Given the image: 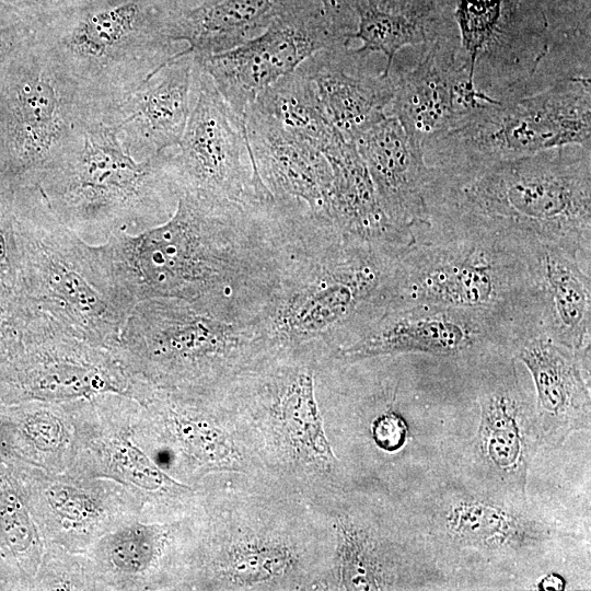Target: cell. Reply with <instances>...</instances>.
I'll return each mask as SVG.
<instances>
[{
	"label": "cell",
	"instance_id": "4316f807",
	"mask_svg": "<svg viewBox=\"0 0 591 591\" xmlns=\"http://www.w3.org/2000/svg\"><path fill=\"white\" fill-rule=\"evenodd\" d=\"M335 587L339 590H390L399 586V564L386 540L349 513L334 522Z\"/></svg>",
	"mask_w": 591,
	"mask_h": 591
},
{
	"label": "cell",
	"instance_id": "603a6c76",
	"mask_svg": "<svg viewBox=\"0 0 591 591\" xmlns=\"http://www.w3.org/2000/svg\"><path fill=\"white\" fill-rule=\"evenodd\" d=\"M308 553L287 528L232 521L217 565L227 589H297L304 586Z\"/></svg>",
	"mask_w": 591,
	"mask_h": 591
},
{
	"label": "cell",
	"instance_id": "4dcf8cb0",
	"mask_svg": "<svg viewBox=\"0 0 591 591\" xmlns=\"http://www.w3.org/2000/svg\"><path fill=\"white\" fill-rule=\"evenodd\" d=\"M37 27L15 10L0 4V74L12 57L35 37Z\"/></svg>",
	"mask_w": 591,
	"mask_h": 591
},
{
	"label": "cell",
	"instance_id": "d4e9b609",
	"mask_svg": "<svg viewBox=\"0 0 591 591\" xmlns=\"http://www.w3.org/2000/svg\"><path fill=\"white\" fill-rule=\"evenodd\" d=\"M431 524L453 547L494 554L526 549L548 534L545 526L515 508L465 491L444 496Z\"/></svg>",
	"mask_w": 591,
	"mask_h": 591
},
{
	"label": "cell",
	"instance_id": "e575fe53",
	"mask_svg": "<svg viewBox=\"0 0 591 591\" xmlns=\"http://www.w3.org/2000/svg\"><path fill=\"white\" fill-rule=\"evenodd\" d=\"M160 1L176 9V8H185V7L194 5L200 0H160Z\"/></svg>",
	"mask_w": 591,
	"mask_h": 591
},
{
	"label": "cell",
	"instance_id": "5bb4252c",
	"mask_svg": "<svg viewBox=\"0 0 591 591\" xmlns=\"http://www.w3.org/2000/svg\"><path fill=\"white\" fill-rule=\"evenodd\" d=\"M348 43L315 2L277 18L256 37L197 59L232 111L245 119L257 96L316 51Z\"/></svg>",
	"mask_w": 591,
	"mask_h": 591
},
{
	"label": "cell",
	"instance_id": "30bf717a",
	"mask_svg": "<svg viewBox=\"0 0 591 591\" xmlns=\"http://www.w3.org/2000/svg\"><path fill=\"white\" fill-rule=\"evenodd\" d=\"M568 144L591 146L590 76H572L478 111L422 144L429 166L478 165Z\"/></svg>",
	"mask_w": 591,
	"mask_h": 591
},
{
	"label": "cell",
	"instance_id": "2e32d148",
	"mask_svg": "<svg viewBox=\"0 0 591 591\" xmlns=\"http://www.w3.org/2000/svg\"><path fill=\"white\" fill-rule=\"evenodd\" d=\"M457 53L456 39L434 42L412 70L393 79L390 115L421 148L429 139L457 128L478 111L500 102L477 90Z\"/></svg>",
	"mask_w": 591,
	"mask_h": 591
},
{
	"label": "cell",
	"instance_id": "ffe728a7",
	"mask_svg": "<svg viewBox=\"0 0 591 591\" xmlns=\"http://www.w3.org/2000/svg\"><path fill=\"white\" fill-rule=\"evenodd\" d=\"M370 55L339 43L316 51L298 67L311 81L326 118L351 142L387 115L394 93L391 73L367 68Z\"/></svg>",
	"mask_w": 591,
	"mask_h": 591
},
{
	"label": "cell",
	"instance_id": "d6a6232c",
	"mask_svg": "<svg viewBox=\"0 0 591 591\" xmlns=\"http://www.w3.org/2000/svg\"><path fill=\"white\" fill-rule=\"evenodd\" d=\"M325 15L343 33L350 36L355 28L347 14L350 3L348 0H318Z\"/></svg>",
	"mask_w": 591,
	"mask_h": 591
},
{
	"label": "cell",
	"instance_id": "f546056e",
	"mask_svg": "<svg viewBox=\"0 0 591 591\" xmlns=\"http://www.w3.org/2000/svg\"><path fill=\"white\" fill-rule=\"evenodd\" d=\"M111 0H0L31 21L37 30L72 12Z\"/></svg>",
	"mask_w": 591,
	"mask_h": 591
},
{
	"label": "cell",
	"instance_id": "cb8c5ba5",
	"mask_svg": "<svg viewBox=\"0 0 591 591\" xmlns=\"http://www.w3.org/2000/svg\"><path fill=\"white\" fill-rule=\"evenodd\" d=\"M318 0H200L173 9L166 31L185 53L201 59L235 48L263 33L277 18Z\"/></svg>",
	"mask_w": 591,
	"mask_h": 591
},
{
	"label": "cell",
	"instance_id": "1f68e13d",
	"mask_svg": "<svg viewBox=\"0 0 591 591\" xmlns=\"http://www.w3.org/2000/svg\"><path fill=\"white\" fill-rule=\"evenodd\" d=\"M371 433L376 447L386 452H395L406 443L408 427L401 415L385 412L373 420Z\"/></svg>",
	"mask_w": 591,
	"mask_h": 591
},
{
	"label": "cell",
	"instance_id": "ba28073f",
	"mask_svg": "<svg viewBox=\"0 0 591 591\" xmlns=\"http://www.w3.org/2000/svg\"><path fill=\"white\" fill-rule=\"evenodd\" d=\"M414 305L531 313L525 246L432 227L415 232L397 259L389 309Z\"/></svg>",
	"mask_w": 591,
	"mask_h": 591
},
{
	"label": "cell",
	"instance_id": "7a4b0ae2",
	"mask_svg": "<svg viewBox=\"0 0 591 591\" xmlns=\"http://www.w3.org/2000/svg\"><path fill=\"white\" fill-rule=\"evenodd\" d=\"M302 217L289 224L275 274L258 306L273 355L335 357L389 309L399 255Z\"/></svg>",
	"mask_w": 591,
	"mask_h": 591
},
{
	"label": "cell",
	"instance_id": "6da1fadb",
	"mask_svg": "<svg viewBox=\"0 0 591 591\" xmlns=\"http://www.w3.org/2000/svg\"><path fill=\"white\" fill-rule=\"evenodd\" d=\"M287 233L274 206L250 207L178 190L172 216L100 244L137 302L173 298L228 317L256 314Z\"/></svg>",
	"mask_w": 591,
	"mask_h": 591
},
{
	"label": "cell",
	"instance_id": "8992f818",
	"mask_svg": "<svg viewBox=\"0 0 591 591\" xmlns=\"http://www.w3.org/2000/svg\"><path fill=\"white\" fill-rule=\"evenodd\" d=\"M116 347L155 382L197 393L225 391L271 355L256 316H222L173 298L137 302Z\"/></svg>",
	"mask_w": 591,
	"mask_h": 591
},
{
	"label": "cell",
	"instance_id": "3957f363",
	"mask_svg": "<svg viewBox=\"0 0 591 591\" xmlns=\"http://www.w3.org/2000/svg\"><path fill=\"white\" fill-rule=\"evenodd\" d=\"M431 169L429 227L526 246L556 245L591 260V146L568 144L478 165Z\"/></svg>",
	"mask_w": 591,
	"mask_h": 591
},
{
	"label": "cell",
	"instance_id": "484cf974",
	"mask_svg": "<svg viewBox=\"0 0 591 591\" xmlns=\"http://www.w3.org/2000/svg\"><path fill=\"white\" fill-rule=\"evenodd\" d=\"M332 173L331 221L344 234L407 247L414 236L398 229L382 210L356 143L338 136L324 151Z\"/></svg>",
	"mask_w": 591,
	"mask_h": 591
},
{
	"label": "cell",
	"instance_id": "4fadbf2b",
	"mask_svg": "<svg viewBox=\"0 0 591 591\" xmlns=\"http://www.w3.org/2000/svg\"><path fill=\"white\" fill-rule=\"evenodd\" d=\"M517 321L485 310L437 305L393 308L334 358L352 362L399 354L453 359L510 355Z\"/></svg>",
	"mask_w": 591,
	"mask_h": 591
},
{
	"label": "cell",
	"instance_id": "d6986e66",
	"mask_svg": "<svg viewBox=\"0 0 591 591\" xmlns=\"http://www.w3.org/2000/svg\"><path fill=\"white\" fill-rule=\"evenodd\" d=\"M245 126L255 172L275 202L304 209L313 219L333 225V173L325 154L253 106L246 112Z\"/></svg>",
	"mask_w": 591,
	"mask_h": 591
},
{
	"label": "cell",
	"instance_id": "83f0119b",
	"mask_svg": "<svg viewBox=\"0 0 591 591\" xmlns=\"http://www.w3.org/2000/svg\"><path fill=\"white\" fill-rule=\"evenodd\" d=\"M251 106L322 152L341 136L326 118L311 81L299 68L265 89Z\"/></svg>",
	"mask_w": 591,
	"mask_h": 591
},
{
	"label": "cell",
	"instance_id": "f1b7e54d",
	"mask_svg": "<svg viewBox=\"0 0 591 591\" xmlns=\"http://www.w3.org/2000/svg\"><path fill=\"white\" fill-rule=\"evenodd\" d=\"M163 540L154 526H135L120 532L113 542L112 556L125 570H142L155 557Z\"/></svg>",
	"mask_w": 591,
	"mask_h": 591
},
{
	"label": "cell",
	"instance_id": "e0dca14e",
	"mask_svg": "<svg viewBox=\"0 0 591 591\" xmlns=\"http://www.w3.org/2000/svg\"><path fill=\"white\" fill-rule=\"evenodd\" d=\"M478 460L496 482L524 494L530 464L541 443L535 407L513 357L487 379L478 395Z\"/></svg>",
	"mask_w": 591,
	"mask_h": 591
},
{
	"label": "cell",
	"instance_id": "8fae6325",
	"mask_svg": "<svg viewBox=\"0 0 591 591\" xmlns=\"http://www.w3.org/2000/svg\"><path fill=\"white\" fill-rule=\"evenodd\" d=\"M171 163L177 190L250 207L274 202L255 172L245 119L197 59L190 114L179 143L171 149Z\"/></svg>",
	"mask_w": 591,
	"mask_h": 591
},
{
	"label": "cell",
	"instance_id": "836d02e7",
	"mask_svg": "<svg viewBox=\"0 0 591 591\" xmlns=\"http://www.w3.org/2000/svg\"><path fill=\"white\" fill-rule=\"evenodd\" d=\"M566 587L565 579L557 573H548L540 579L536 584L538 590H564Z\"/></svg>",
	"mask_w": 591,
	"mask_h": 591
},
{
	"label": "cell",
	"instance_id": "44dd1931",
	"mask_svg": "<svg viewBox=\"0 0 591 591\" xmlns=\"http://www.w3.org/2000/svg\"><path fill=\"white\" fill-rule=\"evenodd\" d=\"M379 204L387 218L412 234L429 225L426 192L431 169L422 148L406 135L397 118L385 115L357 140Z\"/></svg>",
	"mask_w": 591,
	"mask_h": 591
},
{
	"label": "cell",
	"instance_id": "52a82bcc",
	"mask_svg": "<svg viewBox=\"0 0 591 591\" xmlns=\"http://www.w3.org/2000/svg\"><path fill=\"white\" fill-rule=\"evenodd\" d=\"M172 9L160 0H111L47 23L37 37L100 119L186 48L167 35Z\"/></svg>",
	"mask_w": 591,
	"mask_h": 591
},
{
	"label": "cell",
	"instance_id": "5b68a950",
	"mask_svg": "<svg viewBox=\"0 0 591 591\" xmlns=\"http://www.w3.org/2000/svg\"><path fill=\"white\" fill-rule=\"evenodd\" d=\"M15 195L24 299L74 336L116 347L137 301L113 275L100 244L86 243L63 225L35 186L18 188Z\"/></svg>",
	"mask_w": 591,
	"mask_h": 591
},
{
	"label": "cell",
	"instance_id": "7c38bea8",
	"mask_svg": "<svg viewBox=\"0 0 591 591\" xmlns=\"http://www.w3.org/2000/svg\"><path fill=\"white\" fill-rule=\"evenodd\" d=\"M316 361L274 355L243 373L227 390L246 403L269 453L294 473L324 475L337 459L325 434L314 390Z\"/></svg>",
	"mask_w": 591,
	"mask_h": 591
},
{
	"label": "cell",
	"instance_id": "9a60e30c",
	"mask_svg": "<svg viewBox=\"0 0 591 591\" xmlns=\"http://www.w3.org/2000/svg\"><path fill=\"white\" fill-rule=\"evenodd\" d=\"M510 355L529 370L535 389L541 443L557 447L590 427V351H575L553 340L533 314L517 321Z\"/></svg>",
	"mask_w": 591,
	"mask_h": 591
},
{
	"label": "cell",
	"instance_id": "9c48e42d",
	"mask_svg": "<svg viewBox=\"0 0 591 591\" xmlns=\"http://www.w3.org/2000/svg\"><path fill=\"white\" fill-rule=\"evenodd\" d=\"M93 116L77 82L36 37L0 74V174L34 186Z\"/></svg>",
	"mask_w": 591,
	"mask_h": 591
},
{
	"label": "cell",
	"instance_id": "277c9868",
	"mask_svg": "<svg viewBox=\"0 0 591 591\" xmlns=\"http://www.w3.org/2000/svg\"><path fill=\"white\" fill-rule=\"evenodd\" d=\"M34 186L54 216L93 245L163 223L178 194L171 149L137 161L115 128L94 116Z\"/></svg>",
	"mask_w": 591,
	"mask_h": 591
},
{
	"label": "cell",
	"instance_id": "ac0fdd59",
	"mask_svg": "<svg viewBox=\"0 0 591 591\" xmlns=\"http://www.w3.org/2000/svg\"><path fill=\"white\" fill-rule=\"evenodd\" d=\"M195 62L194 55L182 50L100 118L115 128L137 161L179 143L193 105Z\"/></svg>",
	"mask_w": 591,
	"mask_h": 591
},
{
	"label": "cell",
	"instance_id": "7402d4cb",
	"mask_svg": "<svg viewBox=\"0 0 591 591\" xmlns=\"http://www.w3.org/2000/svg\"><path fill=\"white\" fill-rule=\"evenodd\" d=\"M525 256L540 326L556 343L590 351L591 270L556 245H526Z\"/></svg>",
	"mask_w": 591,
	"mask_h": 591
}]
</instances>
